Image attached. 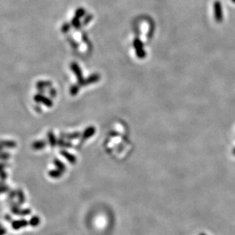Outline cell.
Wrapping results in <instances>:
<instances>
[{"mask_svg":"<svg viewBox=\"0 0 235 235\" xmlns=\"http://www.w3.org/2000/svg\"><path fill=\"white\" fill-rule=\"evenodd\" d=\"M94 129L93 128V127H90V128H88V129H87L86 132L84 134V136H85V137H89V136H92V135L94 134Z\"/></svg>","mask_w":235,"mask_h":235,"instance_id":"6da1fadb","label":"cell"},{"mask_svg":"<svg viewBox=\"0 0 235 235\" xmlns=\"http://www.w3.org/2000/svg\"><path fill=\"white\" fill-rule=\"evenodd\" d=\"M62 154H63V155L65 156V158H67V159H68L70 162H75V158H74V156H72V155H70L69 153L64 152V151H63V152H62Z\"/></svg>","mask_w":235,"mask_h":235,"instance_id":"7a4b0ae2","label":"cell"},{"mask_svg":"<svg viewBox=\"0 0 235 235\" xmlns=\"http://www.w3.org/2000/svg\"><path fill=\"white\" fill-rule=\"evenodd\" d=\"M38 222H39L38 218H37V217H34L33 219H32V221H31L32 225H36V224H38Z\"/></svg>","mask_w":235,"mask_h":235,"instance_id":"277c9868","label":"cell"},{"mask_svg":"<svg viewBox=\"0 0 235 235\" xmlns=\"http://www.w3.org/2000/svg\"><path fill=\"white\" fill-rule=\"evenodd\" d=\"M36 144H37V145H34V147L35 148V149H41V148H43L44 146V145H43V144H45V142H42V141H37V142H36Z\"/></svg>","mask_w":235,"mask_h":235,"instance_id":"3957f363","label":"cell"}]
</instances>
